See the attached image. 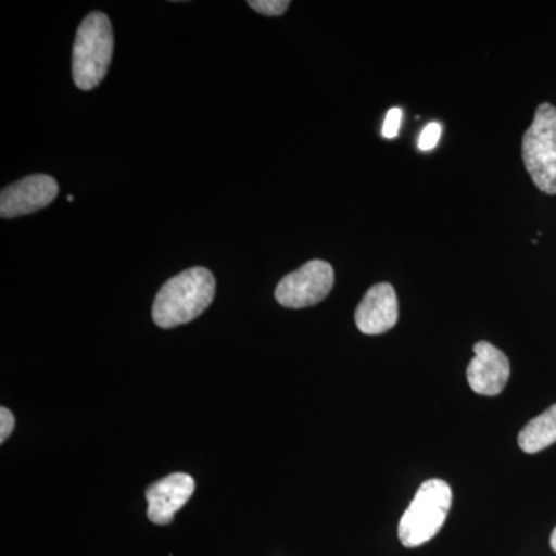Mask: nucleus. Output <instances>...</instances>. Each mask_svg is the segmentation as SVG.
Instances as JSON below:
<instances>
[{"label": "nucleus", "instance_id": "nucleus-1", "mask_svg": "<svg viewBox=\"0 0 556 556\" xmlns=\"http://www.w3.org/2000/svg\"><path fill=\"white\" fill-rule=\"evenodd\" d=\"M215 298V277L206 268H192L172 277L153 302L152 318L170 329L201 316Z\"/></svg>", "mask_w": 556, "mask_h": 556}, {"label": "nucleus", "instance_id": "nucleus-2", "mask_svg": "<svg viewBox=\"0 0 556 556\" xmlns=\"http://www.w3.org/2000/svg\"><path fill=\"white\" fill-rule=\"evenodd\" d=\"M113 28L101 11H93L80 22L73 46V80L79 90L100 86L108 75L113 56Z\"/></svg>", "mask_w": 556, "mask_h": 556}, {"label": "nucleus", "instance_id": "nucleus-3", "mask_svg": "<svg viewBox=\"0 0 556 556\" xmlns=\"http://www.w3.org/2000/svg\"><path fill=\"white\" fill-rule=\"evenodd\" d=\"M452 486L442 479H428L417 490L399 522V540L405 547L422 546L438 535L452 508Z\"/></svg>", "mask_w": 556, "mask_h": 556}, {"label": "nucleus", "instance_id": "nucleus-4", "mask_svg": "<svg viewBox=\"0 0 556 556\" xmlns=\"http://www.w3.org/2000/svg\"><path fill=\"white\" fill-rule=\"evenodd\" d=\"M526 169L541 192L556 195V108L538 105L532 126L522 138Z\"/></svg>", "mask_w": 556, "mask_h": 556}, {"label": "nucleus", "instance_id": "nucleus-5", "mask_svg": "<svg viewBox=\"0 0 556 556\" xmlns=\"http://www.w3.org/2000/svg\"><path fill=\"white\" fill-rule=\"evenodd\" d=\"M332 287V266L324 260H311L302 268L281 278L276 289V299L285 308H308L327 299Z\"/></svg>", "mask_w": 556, "mask_h": 556}, {"label": "nucleus", "instance_id": "nucleus-6", "mask_svg": "<svg viewBox=\"0 0 556 556\" xmlns=\"http://www.w3.org/2000/svg\"><path fill=\"white\" fill-rule=\"evenodd\" d=\"M60 193L56 179L50 175H30L7 186L0 193V217L16 218L49 206Z\"/></svg>", "mask_w": 556, "mask_h": 556}, {"label": "nucleus", "instance_id": "nucleus-7", "mask_svg": "<svg viewBox=\"0 0 556 556\" xmlns=\"http://www.w3.org/2000/svg\"><path fill=\"white\" fill-rule=\"evenodd\" d=\"M473 351L475 357L467 368L468 386L482 396L503 393L510 378V362L506 354L484 340L478 342Z\"/></svg>", "mask_w": 556, "mask_h": 556}, {"label": "nucleus", "instance_id": "nucleus-8", "mask_svg": "<svg viewBox=\"0 0 556 556\" xmlns=\"http://www.w3.org/2000/svg\"><path fill=\"white\" fill-rule=\"evenodd\" d=\"M193 492H195V481L186 473L169 475L150 485L146 492L150 521L159 526L170 525L175 514L186 506Z\"/></svg>", "mask_w": 556, "mask_h": 556}, {"label": "nucleus", "instance_id": "nucleus-9", "mask_svg": "<svg viewBox=\"0 0 556 556\" xmlns=\"http://www.w3.org/2000/svg\"><path fill=\"white\" fill-rule=\"evenodd\" d=\"M356 325L364 334L378 336L396 327L399 318L397 295L390 283H378L369 288L358 303Z\"/></svg>", "mask_w": 556, "mask_h": 556}, {"label": "nucleus", "instance_id": "nucleus-10", "mask_svg": "<svg viewBox=\"0 0 556 556\" xmlns=\"http://www.w3.org/2000/svg\"><path fill=\"white\" fill-rule=\"evenodd\" d=\"M556 442V404L536 416L518 434L519 448L529 455L543 452Z\"/></svg>", "mask_w": 556, "mask_h": 556}, {"label": "nucleus", "instance_id": "nucleus-11", "mask_svg": "<svg viewBox=\"0 0 556 556\" xmlns=\"http://www.w3.org/2000/svg\"><path fill=\"white\" fill-rule=\"evenodd\" d=\"M248 5L265 16H281L291 2L289 0H249Z\"/></svg>", "mask_w": 556, "mask_h": 556}, {"label": "nucleus", "instance_id": "nucleus-12", "mask_svg": "<svg viewBox=\"0 0 556 556\" xmlns=\"http://www.w3.org/2000/svg\"><path fill=\"white\" fill-rule=\"evenodd\" d=\"M442 126L439 123H430L420 134L419 141H417V148L422 152H430L437 148L439 139H441Z\"/></svg>", "mask_w": 556, "mask_h": 556}, {"label": "nucleus", "instance_id": "nucleus-13", "mask_svg": "<svg viewBox=\"0 0 556 556\" xmlns=\"http://www.w3.org/2000/svg\"><path fill=\"white\" fill-rule=\"evenodd\" d=\"M402 116H404V113H402V110L399 108L388 110L386 123H383L382 127L383 138L393 139L397 137L399 129H401Z\"/></svg>", "mask_w": 556, "mask_h": 556}, {"label": "nucleus", "instance_id": "nucleus-14", "mask_svg": "<svg viewBox=\"0 0 556 556\" xmlns=\"http://www.w3.org/2000/svg\"><path fill=\"white\" fill-rule=\"evenodd\" d=\"M14 428V416L9 408H0V442H5Z\"/></svg>", "mask_w": 556, "mask_h": 556}, {"label": "nucleus", "instance_id": "nucleus-15", "mask_svg": "<svg viewBox=\"0 0 556 556\" xmlns=\"http://www.w3.org/2000/svg\"><path fill=\"white\" fill-rule=\"evenodd\" d=\"M551 546L552 548H554V551L556 552V527L554 529V532H552V536H551Z\"/></svg>", "mask_w": 556, "mask_h": 556}]
</instances>
